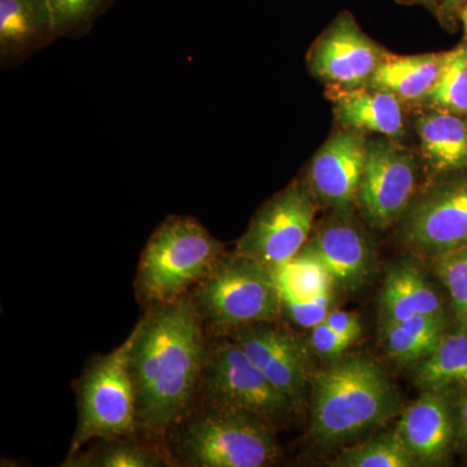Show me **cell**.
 Here are the masks:
<instances>
[{
    "label": "cell",
    "mask_w": 467,
    "mask_h": 467,
    "mask_svg": "<svg viewBox=\"0 0 467 467\" xmlns=\"http://www.w3.org/2000/svg\"><path fill=\"white\" fill-rule=\"evenodd\" d=\"M207 350L204 325L190 295L150 306L130 334L129 350L138 430L162 435L192 413Z\"/></svg>",
    "instance_id": "6da1fadb"
},
{
    "label": "cell",
    "mask_w": 467,
    "mask_h": 467,
    "mask_svg": "<svg viewBox=\"0 0 467 467\" xmlns=\"http://www.w3.org/2000/svg\"><path fill=\"white\" fill-rule=\"evenodd\" d=\"M310 435L337 444L398 414L400 399L376 362L359 356L337 359L310 378Z\"/></svg>",
    "instance_id": "7a4b0ae2"
},
{
    "label": "cell",
    "mask_w": 467,
    "mask_h": 467,
    "mask_svg": "<svg viewBox=\"0 0 467 467\" xmlns=\"http://www.w3.org/2000/svg\"><path fill=\"white\" fill-rule=\"evenodd\" d=\"M173 454L192 467H264L279 456L273 427L234 409L201 401L173 429Z\"/></svg>",
    "instance_id": "3957f363"
},
{
    "label": "cell",
    "mask_w": 467,
    "mask_h": 467,
    "mask_svg": "<svg viewBox=\"0 0 467 467\" xmlns=\"http://www.w3.org/2000/svg\"><path fill=\"white\" fill-rule=\"evenodd\" d=\"M223 254L225 244L198 220L168 217L150 235L140 256L135 281L138 296L150 306L181 299L201 284Z\"/></svg>",
    "instance_id": "277c9868"
},
{
    "label": "cell",
    "mask_w": 467,
    "mask_h": 467,
    "mask_svg": "<svg viewBox=\"0 0 467 467\" xmlns=\"http://www.w3.org/2000/svg\"><path fill=\"white\" fill-rule=\"evenodd\" d=\"M190 297L204 327L216 337L282 317L281 291L275 272L238 252L223 254L192 288Z\"/></svg>",
    "instance_id": "5b68a950"
},
{
    "label": "cell",
    "mask_w": 467,
    "mask_h": 467,
    "mask_svg": "<svg viewBox=\"0 0 467 467\" xmlns=\"http://www.w3.org/2000/svg\"><path fill=\"white\" fill-rule=\"evenodd\" d=\"M129 350L130 337L86 368L77 391V427L69 457L95 439L112 441L137 431V396Z\"/></svg>",
    "instance_id": "8992f818"
},
{
    "label": "cell",
    "mask_w": 467,
    "mask_h": 467,
    "mask_svg": "<svg viewBox=\"0 0 467 467\" xmlns=\"http://www.w3.org/2000/svg\"><path fill=\"white\" fill-rule=\"evenodd\" d=\"M208 344L202 370V401L234 409L275 427L294 408L244 350L229 337Z\"/></svg>",
    "instance_id": "52a82bcc"
},
{
    "label": "cell",
    "mask_w": 467,
    "mask_h": 467,
    "mask_svg": "<svg viewBox=\"0 0 467 467\" xmlns=\"http://www.w3.org/2000/svg\"><path fill=\"white\" fill-rule=\"evenodd\" d=\"M315 214L312 190L295 181L257 211L235 252L275 272L294 259L308 243Z\"/></svg>",
    "instance_id": "ba28073f"
},
{
    "label": "cell",
    "mask_w": 467,
    "mask_h": 467,
    "mask_svg": "<svg viewBox=\"0 0 467 467\" xmlns=\"http://www.w3.org/2000/svg\"><path fill=\"white\" fill-rule=\"evenodd\" d=\"M387 52L342 12L319 36L309 52L310 72L337 90L367 88Z\"/></svg>",
    "instance_id": "9c48e42d"
},
{
    "label": "cell",
    "mask_w": 467,
    "mask_h": 467,
    "mask_svg": "<svg viewBox=\"0 0 467 467\" xmlns=\"http://www.w3.org/2000/svg\"><path fill=\"white\" fill-rule=\"evenodd\" d=\"M416 182V162L407 150L389 140L368 143L358 201L370 225H392L409 207Z\"/></svg>",
    "instance_id": "30bf717a"
},
{
    "label": "cell",
    "mask_w": 467,
    "mask_h": 467,
    "mask_svg": "<svg viewBox=\"0 0 467 467\" xmlns=\"http://www.w3.org/2000/svg\"><path fill=\"white\" fill-rule=\"evenodd\" d=\"M226 337L244 350L294 408L301 404L309 379L308 348L303 340L276 322L243 326Z\"/></svg>",
    "instance_id": "8fae6325"
},
{
    "label": "cell",
    "mask_w": 467,
    "mask_h": 467,
    "mask_svg": "<svg viewBox=\"0 0 467 467\" xmlns=\"http://www.w3.org/2000/svg\"><path fill=\"white\" fill-rule=\"evenodd\" d=\"M408 244L441 254L467 245V175L451 178L414 205L404 227Z\"/></svg>",
    "instance_id": "7c38bea8"
},
{
    "label": "cell",
    "mask_w": 467,
    "mask_h": 467,
    "mask_svg": "<svg viewBox=\"0 0 467 467\" xmlns=\"http://www.w3.org/2000/svg\"><path fill=\"white\" fill-rule=\"evenodd\" d=\"M347 212L328 218L304 245L325 267L337 291H355L367 284L376 259L367 233Z\"/></svg>",
    "instance_id": "4fadbf2b"
},
{
    "label": "cell",
    "mask_w": 467,
    "mask_h": 467,
    "mask_svg": "<svg viewBox=\"0 0 467 467\" xmlns=\"http://www.w3.org/2000/svg\"><path fill=\"white\" fill-rule=\"evenodd\" d=\"M367 155L364 131L349 128L337 131L310 162V190L337 211H348L358 201Z\"/></svg>",
    "instance_id": "5bb4252c"
},
{
    "label": "cell",
    "mask_w": 467,
    "mask_h": 467,
    "mask_svg": "<svg viewBox=\"0 0 467 467\" xmlns=\"http://www.w3.org/2000/svg\"><path fill=\"white\" fill-rule=\"evenodd\" d=\"M58 38L48 0H0V66L11 67Z\"/></svg>",
    "instance_id": "9a60e30c"
},
{
    "label": "cell",
    "mask_w": 467,
    "mask_h": 467,
    "mask_svg": "<svg viewBox=\"0 0 467 467\" xmlns=\"http://www.w3.org/2000/svg\"><path fill=\"white\" fill-rule=\"evenodd\" d=\"M418 465H436L447 459L453 439L450 407L439 391H425L405 409L395 430Z\"/></svg>",
    "instance_id": "2e32d148"
},
{
    "label": "cell",
    "mask_w": 467,
    "mask_h": 467,
    "mask_svg": "<svg viewBox=\"0 0 467 467\" xmlns=\"http://www.w3.org/2000/svg\"><path fill=\"white\" fill-rule=\"evenodd\" d=\"M444 315L441 295L425 273L413 264L389 270L379 297L382 328L416 316Z\"/></svg>",
    "instance_id": "e0dca14e"
},
{
    "label": "cell",
    "mask_w": 467,
    "mask_h": 467,
    "mask_svg": "<svg viewBox=\"0 0 467 467\" xmlns=\"http://www.w3.org/2000/svg\"><path fill=\"white\" fill-rule=\"evenodd\" d=\"M334 112L346 128L371 131L386 137H400L405 131L401 100L389 91L371 88L337 90Z\"/></svg>",
    "instance_id": "ac0fdd59"
},
{
    "label": "cell",
    "mask_w": 467,
    "mask_h": 467,
    "mask_svg": "<svg viewBox=\"0 0 467 467\" xmlns=\"http://www.w3.org/2000/svg\"><path fill=\"white\" fill-rule=\"evenodd\" d=\"M423 156L438 173L467 171V116L431 109L418 116Z\"/></svg>",
    "instance_id": "d6986e66"
},
{
    "label": "cell",
    "mask_w": 467,
    "mask_h": 467,
    "mask_svg": "<svg viewBox=\"0 0 467 467\" xmlns=\"http://www.w3.org/2000/svg\"><path fill=\"white\" fill-rule=\"evenodd\" d=\"M442 54L387 55L368 88L391 92L400 100H425L441 75Z\"/></svg>",
    "instance_id": "ffe728a7"
},
{
    "label": "cell",
    "mask_w": 467,
    "mask_h": 467,
    "mask_svg": "<svg viewBox=\"0 0 467 467\" xmlns=\"http://www.w3.org/2000/svg\"><path fill=\"white\" fill-rule=\"evenodd\" d=\"M387 355L400 365L418 364L445 334V316H416L383 328Z\"/></svg>",
    "instance_id": "44dd1931"
},
{
    "label": "cell",
    "mask_w": 467,
    "mask_h": 467,
    "mask_svg": "<svg viewBox=\"0 0 467 467\" xmlns=\"http://www.w3.org/2000/svg\"><path fill=\"white\" fill-rule=\"evenodd\" d=\"M414 380L425 391L467 384V331L444 334L435 349L418 362Z\"/></svg>",
    "instance_id": "7402d4cb"
},
{
    "label": "cell",
    "mask_w": 467,
    "mask_h": 467,
    "mask_svg": "<svg viewBox=\"0 0 467 467\" xmlns=\"http://www.w3.org/2000/svg\"><path fill=\"white\" fill-rule=\"evenodd\" d=\"M126 438L104 441L88 453L73 454L67 457L63 466L69 467H156L167 466L164 457L150 445L140 444Z\"/></svg>",
    "instance_id": "603a6c76"
},
{
    "label": "cell",
    "mask_w": 467,
    "mask_h": 467,
    "mask_svg": "<svg viewBox=\"0 0 467 467\" xmlns=\"http://www.w3.org/2000/svg\"><path fill=\"white\" fill-rule=\"evenodd\" d=\"M425 101L430 109L467 116V43L444 52L441 75Z\"/></svg>",
    "instance_id": "cb8c5ba5"
},
{
    "label": "cell",
    "mask_w": 467,
    "mask_h": 467,
    "mask_svg": "<svg viewBox=\"0 0 467 467\" xmlns=\"http://www.w3.org/2000/svg\"><path fill=\"white\" fill-rule=\"evenodd\" d=\"M339 467H413L418 466L398 432L368 439L343 451L334 461Z\"/></svg>",
    "instance_id": "d4e9b609"
},
{
    "label": "cell",
    "mask_w": 467,
    "mask_h": 467,
    "mask_svg": "<svg viewBox=\"0 0 467 467\" xmlns=\"http://www.w3.org/2000/svg\"><path fill=\"white\" fill-rule=\"evenodd\" d=\"M275 275L281 297L310 299L334 290L325 267L304 248L285 265L275 270Z\"/></svg>",
    "instance_id": "484cf974"
},
{
    "label": "cell",
    "mask_w": 467,
    "mask_h": 467,
    "mask_svg": "<svg viewBox=\"0 0 467 467\" xmlns=\"http://www.w3.org/2000/svg\"><path fill=\"white\" fill-rule=\"evenodd\" d=\"M116 0H48L58 36L79 38L90 32Z\"/></svg>",
    "instance_id": "4316f807"
},
{
    "label": "cell",
    "mask_w": 467,
    "mask_h": 467,
    "mask_svg": "<svg viewBox=\"0 0 467 467\" xmlns=\"http://www.w3.org/2000/svg\"><path fill=\"white\" fill-rule=\"evenodd\" d=\"M435 267L450 294L461 330L467 331V245L438 254Z\"/></svg>",
    "instance_id": "83f0119b"
},
{
    "label": "cell",
    "mask_w": 467,
    "mask_h": 467,
    "mask_svg": "<svg viewBox=\"0 0 467 467\" xmlns=\"http://www.w3.org/2000/svg\"><path fill=\"white\" fill-rule=\"evenodd\" d=\"M282 317L288 319L295 326L312 328L319 322L325 321L334 306V290H327L310 297V299H294L281 297Z\"/></svg>",
    "instance_id": "f1b7e54d"
},
{
    "label": "cell",
    "mask_w": 467,
    "mask_h": 467,
    "mask_svg": "<svg viewBox=\"0 0 467 467\" xmlns=\"http://www.w3.org/2000/svg\"><path fill=\"white\" fill-rule=\"evenodd\" d=\"M309 346L322 358H337L352 346V343L322 321L310 328Z\"/></svg>",
    "instance_id": "f546056e"
},
{
    "label": "cell",
    "mask_w": 467,
    "mask_h": 467,
    "mask_svg": "<svg viewBox=\"0 0 467 467\" xmlns=\"http://www.w3.org/2000/svg\"><path fill=\"white\" fill-rule=\"evenodd\" d=\"M325 322L352 344L358 340L362 335V325L355 313L333 309L325 318Z\"/></svg>",
    "instance_id": "4dcf8cb0"
},
{
    "label": "cell",
    "mask_w": 467,
    "mask_h": 467,
    "mask_svg": "<svg viewBox=\"0 0 467 467\" xmlns=\"http://www.w3.org/2000/svg\"><path fill=\"white\" fill-rule=\"evenodd\" d=\"M441 3V16L442 26L448 27L456 26L460 20V14L467 5V0H439Z\"/></svg>",
    "instance_id": "1f68e13d"
},
{
    "label": "cell",
    "mask_w": 467,
    "mask_h": 467,
    "mask_svg": "<svg viewBox=\"0 0 467 467\" xmlns=\"http://www.w3.org/2000/svg\"><path fill=\"white\" fill-rule=\"evenodd\" d=\"M401 5H423L426 9H429L432 15H435L436 17L439 18L441 16V3L439 0H398Z\"/></svg>",
    "instance_id": "d6a6232c"
},
{
    "label": "cell",
    "mask_w": 467,
    "mask_h": 467,
    "mask_svg": "<svg viewBox=\"0 0 467 467\" xmlns=\"http://www.w3.org/2000/svg\"><path fill=\"white\" fill-rule=\"evenodd\" d=\"M460 427L461 434L467 441V391L463 393L460 400Z\"/></svg>",
    "instance_id": "836d02e7"
},
{
    "label": "cell",
    "mask_w": 467,
    "mask_h": 467,
    "mask_svg": "<svg viewBox=\"0 0 467 467\" xmlns=\"http://www.w3.org/2000/svg\"><path fill=\"white\" fill-rule=\"evenodd\" d=\"M460 20L462 21L463 29H465L466 39H467V5L461 11Z\"/></svg>",
    "instance_id": "e575fe53"
}]
</instances>
